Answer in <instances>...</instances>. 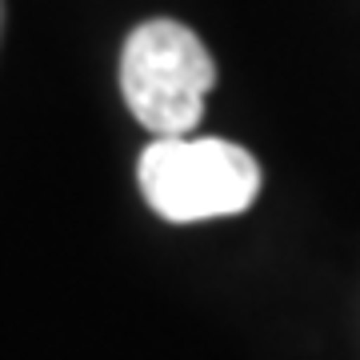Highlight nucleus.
I'll return each mask as SVG.
<instances>
[{
	"label": "nucleus",
	"instance_id": "1",
	"mask_svg": "<svg viewBox=\"0 0 360 360\" xmlns=\"http://www.w3.org/2000/svg\"><path fill=\"white\" fill-rule=\"evenodd\" d=\"M141 193L165 220L193 224L245 212L260 193V165L220 136H156L141 156Z\"/></svg>",
	"mask_w": 360,
	"mask_h": 360
},
{
	"label": "nucleus",
	"instance_id": "2",
	"mask_svg": "<svg viewBox=\"0 0 360 360\" xmlns=\"http://www.w3.org/2000/svg\"><path fill=\"white\" fill-rule=\"evenodd\" d=\"M217 65L193 28L144 20L120 56V92L132 116L156 136H188L205 116Z\"/></svg>",
	"mask_w": 360,
	"mask_h": 360
},
{
	"label": "nucleus",
	"instance_id": "3",
	"mask_svg": "<svg viewBox=\"0 0 360 360\" xmlns=\"http://www.w3.org/2000/svg\"><path fill=\"white\" fill-rule=\"evenodd\" d=\"M0 20H4V4H0Z\"/></svg>",
	"mask_w": 360,
	"mask_h": 360
}]
</instances>
